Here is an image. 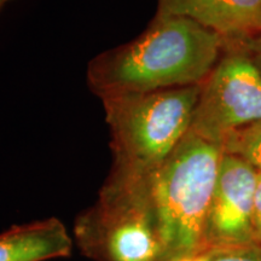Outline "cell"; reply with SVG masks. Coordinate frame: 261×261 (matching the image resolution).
I'll list each match as a JSON object with an SVG mask.
<instances>
[{"label": "cell", "instance_id": "6da1fadb", "mask_svg": "<svg viewBox=\"0 0 261 261\" xmlns=\"http://www.w3.org/2000/svg\"><path fill=\"white\" fill-rule=\"evenodd\" d=\"M225 47L217 33L180 16L158 15L139 37L98 55L87 84L100 98L201 85Z\"/></svg>", "mask_w": 261, "mask_h": 261}, {"label": "cell", "instance_id": "7a4b0ae2", "mask_svg": "<svg viewBox=\"0 0 261 261\" xmlns=\"http://www.w3.org/2000/svg\"><path fill=\"white\" fill-rule=\"evenodd\" d=\"M223 149L189 130L150 174V192L166 260L200 253Z\"/></svg>", "mask_w": 261, "mask_h": 261}, {"label": "cell", "instance_id": "3957f363", "mask_svg": "<svg viewBox=\"0 0 261 261\" xmlns=\"http://www.w3.org/2000/svg\"><path fill=\"white\" fill-rule=\"evenodd\" d=\"M74 234L94 261H167L150 175L113 167L96 203L76 219Z\"/></svg>", "mask_w": 261, "mask_h": 261}, {"label": "cell", "instance_id": "277c9868", "mask_svg": "<svg viewBox=\"0 0 261 261\" xmlns=\"http://www.w3.org/2000/svg\"><path fill=\"white\" fill-rule=\"evenodd\" d=\"M201 85L102 99L113 167L150 175L190 130Z\"/></svg>", "mask_w": 261, "mask_h": 261}, {"label": "cell", "instance_id": "5b68a950", "mask_svg": "<svg viewBox=\"0 0 261 261\" xmlns=\"http://www.w3.org/2000/svg\"><path fill=\"white\" fill-rule=\"evenodd\" d=\"M201 84L190 132L223 149L240 129L261 121V71L242 47L226 45Z\"/></svg>", "mask_w": 261, "mask_h": 261}, {"label": "cell", "instance_id": "8992f818", "mask_svg": "<svg viewBox=\"0 0 261 261\" xmlns=\"http://www.w3.org/2000/svg\"><path fill=\"white\" fill-rule=\"evenodd\" d=\"M259 172L238 156H221L205 228V241L241 243L252 238Z\"/></svg>", "mask_w": 261, "mask_h": 261}, {"label": "cell", "instance_id": "52a82bcc", "mask_svg": "<svg viewBox=\"0 0 261 261\" xmlns=\"http://www.w3.org/2000/svg\"><path fill=\"white\" fill-rule=\"evenodd\" d=\"M158 15L190 18L237 44L261 35V0H159Z\"/></svg>", "mask_w": 261, "mask_h": 261}, {"label": "cell", "instance_id": "ba28073f", "mask_svg": "<svg viewBox=\"0 0 261 261\" xmlns=\"http://www.w3.org/2000/svg\"><path fill=\"white\" fill-rule=\"evenodd\" d=\"M73 238L57 218L14 225L0 232V261H47L67 257Z\"/></svg>", "mask_w": 261, "mask_h": 261}, {"label": "cell", "instance_id": "9c48e42d", "mask_svg": "<svg viewBox=\"0 0 261 261\" xmlns=\"http://www.w3.org/2000/svg\"><path fill=\"white\" fill-rule=\"evenodd\" d=\"M223 152L238 156L261 173V121L233 133L224 143Z\"/></svg>", "mask_w": 261, "mask_h": 261}, {"label": "cell", "instance_id": "30bf717a", "mask_svg": "<svg viewBox=\"0 0 261 261\" xmlns=\"http://www.w3.org/2000/svg\"><path fill=\"white\" fill-rule=\"evenodd\" d=\"M204 261H261L260 249H247L243 252L224 254H204Z\"/></svg>", "mask_w": 261, "mask_h": 261}, {"label": "cell", "instance_id": "8fae6325", "mask_svg": "<svg viewBox=\"0 0 261 261\" xmlns=\"http://www.w3.org/2000/svg\"><path fill=\"white\" fill-rule=\"evenodd\" d=\"M236 45H241V47L249 55L250 58H252L254 63L256 64V67L261 71V35L237 42Z\"/></svg>", "mask_w": 261, "mask_h": 261}, {"label": "cell", "instance_id": "7c38bea8", "mask_svg": "<svg viewBox=\"0 0 261 261\" xmlns=\"http://www.w3.org/2000/svg\"><path fill=\"white\" fill-rule=\"evenodd\" d=\"M253 228L254 234L261 240V173H259V175H257L255 196H254Z\"/></svg>", "mask_w": 261, "mask_h": 261}, {"label": "cell", "instance_id": "4fadbf2b", "mask_svg": "<svg viewBox=\"0 0 261 261\" xmlns=\"http://www.w3.org/2000/svg\"><path fill=\"white\" fill-rule=\"evenodd\" d=\"M205 256L203 253H197V254H192V255H187V256H181V257H175V259L168 260V261H204Z\"/></svg>", "mask_w": 261, "mask_h": 261}, {"label": "cell", "instance_id": "5bb4252c", "mask_svg": "<svg viewBox=\"0 0 261 261\" xmlns=\"http://www.w3.org/2000/svg\"><path fill=\"white\" fill-rule=\"evenodd\" d=\"M11 2V0H0V12H2V10L5 8V5L8 4V3Z\"/></svg>", "mask_w": 261, "mask_h": 261}]
</instances>
